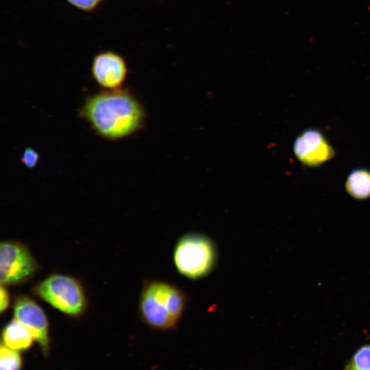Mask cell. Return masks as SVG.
I'll return each instance as SVG.
<instances>
[{
	"instance_id": "6da1fadb",
	"label": "cell",
	"mask_w": 370,
	"mask_h": 370,
	"mask_svg": "<svg viewBox=\"0 0 370 370\" xmlns=\"http://www.w3.org/2000/svg\"><path fill=\"white\" fill-rule=\"evenodd\" d=\"M79 115L97 136L108 140L133 135L143 127L145 117L139 100L123 87L88 96Z\"/></svg>"
},
{
	"instance_id": "7a4b0ae2",
	"label": "cell",
	"mask_w": 370,
	"mask_h": 370,
	"mask_svg": "<svg viewBox=\"0 0 370 370\" xmlns=\"http://www.w3.org/2000/svg\"><path fill=\"white\" fill-rule=\"evenodd\" d=\"M188 303V294L175 284L160 280L147 281L140 291L138 312L149 326L167 330L176 327Z\"/></svg>"
},
{
	"instance_id": "3957f363",
	"label": "cell",
	"mask_w": 370,
	"mask_h": 370,
	"mask_svg": "<svg viewBox=\"0 0 370 370\" xmlns=\"http://www.w3.org/2000/svg\"><path fill=\"white\" fill-rule=\"evenodd\" d=\"M218 249L208 236L199 232H188L176 241L173 261L177 271L191 280L209 275L218 261Z\"/></svg>"
},
{
	"instance_id": "277c9868",
	"label": "cell",
	"mask_w": 370,
	"mask_h": 370,
	"mask_svg": "<svg viewBox=\"0 0 370 370\" xmlns=\"http://www.w3.org/2000/svg\"><path fill=\"white\" fill-rule=\"evenodd\" d=\"M33 293L53 308L71 317L82 315L87 308V298L81 282L61 273H52L38 282Z\"/></svg>"
},
{
	"instance_id": "5b68a950",
	"label": "cell",
	"mask_w": 370,
	"mask_h": 370,
	"mask_svg": "<svg viewBox=\"0 0 370 370\" xmlns=\"http://www.w3.org/2000/svg\"><path fill=\"white\" fill-rule=\"evenodd\" d=\"M38 265L29 249L22 243L3 241L0 244V282L11 286L31 279Z\"/></svg>"
},
{
	"instance_id": "8992f818",
	"label": "cell",
	"mask_w": 370,
	"mask_h": 370,
	"mask_svg": "<svg viewBox=\"0 0 370 370\" xmlns=\"http://www.w3.org/2000/svg\"><path fill=\"white\" fill-rule=\"evenodd\" d=\"M293 152L304 165L317 167L332 160L335 151L325 135L318 129L308 128L295 138Z\"/></svg>"
},
{
	"instance_id": "52a82bcc",
	"label": "cell",
	"mask_w": 370,
	"mask_h": 370,
	"mask_svg": "<svg viewBox=\"0 0 370 370\" xmlns=\"http://www.w3.org/2000/svg\"><path fill=\"white\" fill-rule=\"evenodd\" d=\"M14 319L23 324L32 334L43 352L49 347V324L43 309L31 297L19 295L13 306Z\"/></svg>"
},
{
	"instance_id": "ba28073f",
	"label": "cell",
	"mask_w": 370,
	"mask_h": 370,
	"mask_svg": "<svg viewBox=\"0 0 370 370\" xmlns=\"http://www.w3.org/2000/svg\"><path fill=\"white\" fill-rule=\"evenodd\" d=\"M91 73L95 82L105 90L123 87L128 74L124 58L112 51L97 53L92 60Z\"/></svg>"
},
{
	"instance_id": "9c48e42d",
	"label": "cell",
	"mask_w": 370,
	"mask_h": 370,
	"mask_svg": "<svg viewBox=\"0 0 370 370\" xmlns=\"http://www.w3.org/2000/svg\"><path fill=\"white\" fill-rule=\"evenodd\" d=\"M1 338L3 345L18 352L28 349L35 341L31 332L14 318L3 328Z\"/></svg>"
},
{
	"instance_id": "30bf717a",
	"label": "cell",
	"mask_w": 370,
	"mask_h": 370,
	"mask_svg": "<svg viewBox=\"0 0 370 370\" xmlns=\"http://www.w3.org/2000/svg\"><path fill=\"white\" fill-rule=\"evenodd\" d=\"M345 190L352 197L359 200L370 197V170L358 167L352 169L345 180Z\"/></svg>"
},
{
	"instance_id": "8fae6325",
	"label": "cell",
	"mask_w": 370,
	"mask_h": 370,
	"mask_svg": "<svg viewBox=\"0 0 370 370\" xmlns=\"http://www.w3.org/2000/svg\"><path fill=\"white\" fill-rule=\"evenodd\" d=\"M23 360L19 352L1 344L0 349V370H21Z\"/></svg>"
},
{
	"instance_id": "7c38bea8",
	"label": "cell",
	"mask_w": 370,
	"mask_h": 370,
	"mask_svg": "<svg viewBox=\"0 0 370 370\" xmlns=\"http://www.w3.org/2000/svg\"><path fill=\"white\" fill-rule=\"evenodd\" d=\"M346 370H370V345L362 347L354 354Z\"/></svg>"
},
{
	"instance_id": "4fadbf2b",
	"label": "cell",
	"mask_w": 370,
	"mask_h": 370,
	"mask_svg": "<svg viewBox=\"0 0 370 370\" xmlns=\"http://www.w3.org/2000/svg\"><path fill=\"white\" fill-rule=\"evenodd\" d=\"M20 159L26 168L33 169L38 164L40 155L35 149L29 147L23 150Z\"/></svg>"
},
{
	"instance_id": "5bb4252c",
	"label": "cell",
	"mask_w": 370,
	"mask_h": 370,
	"mask_svg": "<svg viewBox=\"0 0 370 370\" xmlns=\"http://www.w3.org/2000/svg\"><path fill=\"white\" fill-rule=\"evenodd\" d=\"M70 5L84 12L96 9L103 0H66Z\"/></svg>"
},
{
	"instance_id": "9a60e30c",
	"label": "cell",
	"mask_w": 370,
	"mask_h": 370,
	"mask_svg": "<svg viewBox=\"0 0 370 370\" xmlns=\"http://www.w3.org/2000/svg\"><path fill=\"white\" fill-rule=\"evenodd\" d=\"M10 294L7 289V286L1 284L0 288V312L3 313L6 310L10 305Z\"/></svg>"
}]
</instances>
